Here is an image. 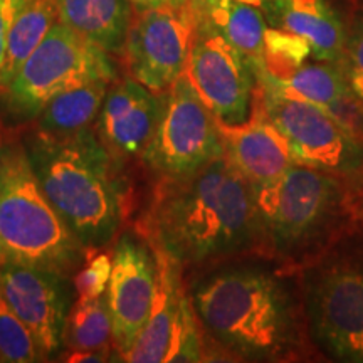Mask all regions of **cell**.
<instances>
[{
  "mask_svg": "<svg viewBox=\"0 0 363 363\" xmlns=\"http://www.w3.org/2000/svg\"><path fill=\"white\" fill-rule=\"evenodd\" d=\"M143 233L182 267L267 247L256 187L224 153L194 174L160 177Z\"/></svg>",
  "mask_w": 363,
  "mask_h": 363,
  "instance_id": "cell-1",
  "label": "cell"
},
{
  "mask_svg": "<svg viewBox=\"0 0 363 363\" xmlns=\"http://www.w3.org/2000/svg\"><path fill=\"white\" fill-rule=\"evenodd\" d=\"M189 298L202 328L235 355L284 360L301 345L296 299L269 267H219L195 281Z\"/></svg>",
  "mask_w": 363,
  "mask_h": 363,
  "instance_id": "cell-2",
  "label": "cell"
},
{
  "mask_svg": "<svg viewBox=\"0 0 363 363\" xmlns=\"http://www.w3.org/2000/svg\"><path fill=\"white\" fill-rule=\"evenodd\" d=\"M40 189L81 244L110 242L125 217L120 163L89 128L48 133L35 128L24 138Z\"/></svg>",
  "mask_w": 363,
  "mask_h": 363,
  "instance_id": "cell-3",
  "label": "cell"
},
{
  "mask_svg": "<svg viewBox=\"0 0 363 363\" xmlns=\"http://www.w3.org/2000/svg\"><path fill=\"white\" fill-rule=\"evenodd\" d=\"M86 247L40 189L24 143L0 145V262L12 261L66 276Z\"/></svg>",
  "mask_w": 363,
  "mask_h": 363,
  "instance_id": "cell-4",
  "label": "cell"
},
{
  "mask_svg": "<svg viewBox=\"0 0 363 363\" xmlns=\"http://www.w3.org/2000/svg\"><path fill=\"white\" fill-rule=\"evenodd\" d=\"M267 247L296 254L320 239L345 208L340 175L293 163L278 180L256 189Z\"/></svg>",
  "mask_w": 363,
  "mask_h": 363,
  "instance_id": "cell-5",
  "label": "cell"
},
{
  "mask_svg": "<svg viewBox=\"0 0 363 363\" xmlns=\"http://www.w3.org/2000/svg\"><path fill=\"white\" fill-rule=\"evenodd\" d=\"M111 54L57 21L21 66L6 93L9 104L24 116H38L65 91L91 81H115Z\"/></svg>",
  "mask_w": 363,
  "mask_h": 363,
  "instance_id": "cell-6",
  "label": "cell"
},
{
  "mask_svg": "<svg viewBox=\"0 0 363 363\" xmlns=\"http://www.w3.org/2000/svg\"><path fill=\"white\" fill-rule=\"evenodd\" d=\"M224 153L217 118L180 74L162 91V110L142 158L160 177H182Z\"/></svg>",
  "mask_w": 363,
  "mask_h": 363,
  "instance_id": "cell-7",
  "label": "cell"
},
{
  "mask_svg": "<svg viewBox=\"0 0 363 363\" xmlns=\"http://www.w3.org/2000/svg\"><path fill=\"white\" fill-rule=\"evenodd\" d=\"M194 35L195 21L187 6L133 11L120 54L125 72L162 93L187 69Z\"/></svg>",
  "mask_w": 363,
  "mask_h": 363,
  "instance_id": "cell-8",
  "label": "cell"
},
{
  "mask_svg": "<svg viewBox=\"0 0 363 363\" xmlns=\"http://www.w3.org/2000/svg\"><path fill=\"white\" fill-rule=\"evenodd\" d=\"M261 94L267 115L288 140L294 163L337 175L363 170V140L355 130L316 104L262 89Z\"/></svg>",
  "mask_w": 363,
  "mask_h": 363,
  "instance_id": "cell-9",
  "label": "cell"
},
{
  "mask_svg": "<svg viewBox=\"0 0 363 363\" xmlns=\"http://www.w3.org/2000/svg\"><path fill=\"white\" fill-rule=\"evenodd\" d=\"M153 252L157 257V291L152 315L123 362L206 360L202 326L182 283L184 267L162 251L153 249Z\"/></svg>",
  "mask_w": 363,
  "mask_h": 363,
  "instance_id": "cell-10",
  "label": "cell"
},
{
  "mask_svg": "<svg viewBox=\"0 0 363 363\" xmlns=\"http://www.w3.org/2000/svg\"><path fill=\"white\" fill-rule=\"evenodd\" d=\"M306 311L318 343L331 357L363 363V267L333 262L306 281Z\"/></svg>",
  "mask_w": 363,
  "mask_h": 363,
  "instance_id": "cell-11",
  "label": "cell"
},
{
  "mask_svg": "<svg viewBox=\"0 0 363 363\" xmlns=\"http://www.w3.org/2000/svg\"><path fill=\"white\" fill-rule=\"evenodd\" d=\"M185 74L219 121L234 125L249 116L257 89L254 67L207 22L195 26Z\"/></svg>",
  "mask_w": 363,
  "mask_h": 363,
  "instance_id": "cell-12",
  "label": "cell"
},
{
  "mask_svg": "<svg viewBox=\"0 0 363 363\" xmlns=\"http://www.w3.org/2000/svg\"><path fill=\"white\" fill-rule=\"evenodd\" d=\"M106 298L111 313L113 348L123 360L152 315L157 291V257L142 240L121 235L111 254Z\"/></svg>",
  "mask_w": 363,
  "mask_h": 363,
  "instance_id": "cell-13",
  "label": "cell"
},
{
  "mask_svg": "<svg viewBox=\"0 0 363 363\" xmlns=\"http://www.w3.org/2000/svg\"><path fill=\"white\" fill-rule=\"evenodd\" d=\"M66 276L21 262H0V293L24 321L40 355L51 358L62 345L67 313Z\"/></svg>",
  "mask_w": 363,
  "mask_h": 363,
  "instance_id": "cell-14",
  "label": "cell"
},
{
  "mask_svg": "<svg viewBox=\"0 0 363 363\" xmlns=\"http://www.w3.org/2000/svg\"><path fill=\"white\" fill-rule=\"evenodd\" d=\"M217 126L227 160L256 189L278 180L294 163L284 133L267 115L259 86L246 120L234 125L217 120Z\"/></svg>",
  "mask_w": 363,
  "mask_h": 363,
  "instance_id": "cell-15",
  "label": "cell"
},
{
  "mask_svg": "<svg viewBox=\"0 0 363 363\" xmlns=\"http://www.w3.org/2000/svg\"><path fill=\"white\" fill-rule=\"evenodd\" d=\"M162 110V93H153L130 76L115 79L108 88L96 120V135L116 158L142 157Z\"/></svg>",
  "mask_w": 363,
  "mask_h": 363,
  "instance_id": "cell-16",
  "label": "cell"
},
{
  "mask_svg": "<svg viewBox=\"0 0 363 363\" xmlns=\"http://www.w3.org/2000/svg\"><path fill=\"white\" fill-rule=\"evenodd\" d=\"M281 29L299 35L310 44L318 61H342L347 30L326 0H274Z\"/></svg>",
  "mask_w": 363,
  "mask_h": 363,
  "instance_id": "cell-17",
  "label": "cell"
},
{
  "mask_svg": "<svg viewBox=\"0 0 363 363\" xmlns=\"http://www.w3.org/2000/svg\"><path fill=\"white\" fill-rule=\"evenodd\" d=\"M256 78L264 93L316 104L331 115L355 98L345 72L331 62L303 65L284 78H272L264 69H259L256 71Z\"/></svg>",
  "mask_w": 363,
  "mask_h": 363,
  "instance_id": "cell-18",
  "label": "cell"
},
{
  "mask_svg": "<svg viewBox=\"0 0 363 363\" xmlns=\"http://www.w3.org/2000/svg\"><path fill=\"white\" fill-rule=\"evenodd\" d=\"M59 21L111 56H120L133 17L130 0H56Z\"/></svg>",
  "mask_w": 363,
  "mask_h": 363,
  "instance_id": "cell-19",
  "label": "cell"
},
{
  "mask_svg": "<svg viewBox=\"0 0 363 363\" xmlns=\"http://www.w3.org/2000/svg\"><path fill=\"white\" fill-rule=\"evenodd\" d=\"M57 21L56 0H21L9 29L6 61L0 72V91L7 89L21 66Z\"/></svg>",
  "mask_w": 363,
  "mask_h": 363,
  "instance_id": "cell-20",
  "label": "cell"
},
{
  "mask_svg": "<svg viewBox=\"0 0 363 363\" xmlns=\"http://www.w3.org/2000/svg\"><path fill=\"white\" fill-rule=\"evenodd\" d=\"M113 81H91L52 98L38 115L35 128L48 133H76L98 120L108 88Z\"/></svg>",
  "mask_w": 363,
  "mask_h": 363,
  "instance_id": "cell-21",
  "label": "cell"
},
{
  "mask_svg": "<svg viewBox=\"0 0 363 363\" xmlns=\"http://www.w3.org/2000/svg\"><path fill=\"white\" fill-rule=\"evenodd\" d=\"M206 22L251 62L254 72L264 67L262 51L267 27L259 9L238 0H216Z\"/></svg>",
  "mask_w": 363,
  "mask_h": 363,
  "instance_id": "cell-22",
  "label": "cell"
},
{
  "mask_svg": "<svg viewBox=\"0 0 363 363\" xmlns=\"http://www.w3.org/2000/svg\"><path fill=\"white\" fill-rule=\"evenodd\" d=\"M62 345L69 352H111L113 325L106 294L78 299L66 318Z\"/></svg>",
  "mask_w": 363,
  "mask_h": 363,
  "instance_id": "cell-23",
  "label": "cell"
},
{
  "mask_svg": "<svg viewBox=\"0 0 363 363\" xmlns=\"http://www.w3.org/2000/svg\"><path fill=\"white\" fill-rule=\"evenodd\" d=\"M311 56V48L305 39L284 29H266L262 65L272 78H284L305 65ZM259 71V69H257Z\"/></svg>",
  "mask_w": 363,
  "mask_h": 363,
  "instance_id": "cell-24",
  "label": "cell"
},
{
  "mask_svg": "<svg viewBox=\"0 0 363 363\" xmlns=\"http://www.w3.org/2000/svg\"><path fill=\"white\" fill-rule=\"evenodd\" d=\"M44 360L38 343L0 293V362L29 363Z\"/></svg>",
  "mask_w": 363,
  "mask_h": 363,
  "instance_id": "cell-25",
  "label": "cell"
},
{
  "mask_svg": "<svg viewBox=\"0 0 363 363\" xmlns=\"http://www.w3.org/2000/svg\"><path fill=\"white\" fill-rule=\"evenodd\" d=\"M111 266V254L99 252L98 247L86 249L84 259L74 276V288L79 299H94L106 294Z\"/></svg>",
  "mask_w": 363,
  "mask_h": 363,
  "instance_id": "cell-26",
  "label": "cell"
},
{
  "mask_svg": "<svg viewBox=\"0 0 363 363\" xmlns=\"http://www.w3.org/2000/svg\"><path fill=\"white\" fill-rule=\"evenodd\" d=\"M342 61H345L343 72L353 96L363 101V19L353 27L352 34L347 35Z\"/></svg>",
  "mask_w": 363,
  "mask_h": 363,
  "instance_id": "cell-27",
  "label": "cell"
},
{
  "mask_svg": "<svg viewBox=\"0 0 363 363\" xmlns=\"http://www.w3.org/2000/svg\"><path fill=\"white\" fill-rule=\"evenodd\" d=\"M19 2L21 0H0V72H2L4 61H6L9 29H11Z\"/></svg>",
  "mask_w": 363,
  "mask_h": 363,
  "instance_id": "cell-28",
  "label": "cell"
},
{
  "mask_svg": "<svg viewBox=\"0 0 363 363\" xmlns=\"http://www.w3.org/2000/svg\"><path fill=\"white\" fill-rule=\"evenodd\" d=\"M216 4V0H187V7L190 13H192L195 26L202 24L207 21L208 12H211L212 6Z\"/></svg>",
  "mask_w": 363,
  "mask_h": 363,
  "instance_id": "cell-29",
  "label": "cell"
},
{
  "mask_svg": "<svg viewBox=\"0 0 363 363\" xmlns=\"http://www.w3.org/2000/svg\"><path fill=\"white\" fill-rule=\"evenodd\" d=\"M111 352H69L67 362H106Z\"/></svg>",
  "mask_w": 363,
  "mask_h": 363,
  "instance_id": "cell-30",
  "label": "cell"
},
{
  "mask_svg": "<svg viewBox=\"0 0 363 363\" xmlns=\"http://www.w3.org/2000/svg\"><path fill=\"white\" fill-rule=\"evenodd\" d=\"M135 11H145V9L174 6V0H130ZM175 7V6H174Z\"/></svg>",
  "mask_w": 363,
  "mask_h": 363,
  "instance_id": "cell-31",
  "label": "cell"
},
{
  "mask_svg": "<svg viewBox=\"0 0 363 363\" xmlns=\"http://www.w3.org/2000/svg\"><path fill=\"white\" fill-rule=\"evenodd\" d=\"M175 7H185L187 6V0H174Z\"/></svg>",
  "mask_w": 363,
  "mask_h": 363,
  "instance_id": "cell-32",
  "label": "cell"
},
{
  "mask_svg": "<svg viewBox=\"0 0 363 363\" xmlns=\"http://www.w3.org/2000/svg\"><path fill=\"white\" fill-rule=\"evenodd\" d=\"M2 140H4L2 138V128H0V145H2Z\"/></svg>",
  "mask_w": 363,
  "mask_h": 363,
  "instance_id": "cell-33",
  "label": "cell"
},
{
  "mask_svg": "<svg viewBox=\"0 0 363 363\" xmlns=\"http://www.w3.org/2000/svg\"><path fill=\"white\" fill-rule=\"evenodd\" d=\"M272 2H274V0H272Z\"/></svg>",
  "mask_w": 363,
  "mask_h": 363,
  "instance_id": "cell-34",
  "label": "cell"
}]
</instances>
